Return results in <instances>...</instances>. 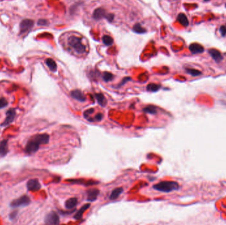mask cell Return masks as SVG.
<instances>
[{"label":"cell","mask_w":226,"mask_h":225,"mask_svg":"<svg viewBox=\"0 0 226 225\" xmlns=\"http://www.w3.org/2000/svg\"><path fill=\"white\" fill-rule=\"evenodd\" d=\"M143 111L146 113L150 114H156L157 112V110L155 106H152V105H150V106H146V108H144Z\"/></svg>","instance_id":"cell-21"},{"label":"cell","mask_w":226,"mask_h":225,"mask_svg":"<svg viewBox=\"0 0 226 225\" xmlns=\"http://www.w3.org/2000/svg\"><path fill=\"white\" fill-rule=\"evenodd\" d=\"M90 205H91L90 204L87 203V204H85L83 206L81 207L79 211L76 213L75 216H74V219L77 220H80L81 218H82L84 212L86 211L88 208L90 207Z\"/></svg>","instance_id":"cell-15"},{"label":"cell","mask_w":226,"mask_h":225,"mask_svg":"<svg viewBox=\"0 0 226 225\" xmlns=\"http://www.w3.org/2000/svg\"><path fill=\"white\" fill-rule=\"evenodd\" d=\"M68 44L77 53L83 54L86 52V46L81 42L80 38L76 37V36H71L68 38Z\"/></svg>","instance_id":"cell-3"},{"label":"cell","mask_w":226,"mask_h":225,"mask_svg":"<svg viewBox=\"0 0 226 225\" xmlns=\"http://www.w3.org/2000/svg\"><path fill=\"white\" fill-rule=\"evenodd\" d=\"M99 194V190L97 189H91L87 191V198L89 201H94L98 197Z\"/></svg>","instance_id":"cell-13"},{"label":"cell","mask_w":226,"mask_h":225,"mask_svg":"<svg viewBox=\"0 0 226 225\" xmlns=\"http://www.w3.org/2000/svg\"><path fill=\"white\" fill-rule=\"evenodd\" d=\"M107 20L109 21H112L114 19V15L113 14H107V16L106 17Z\"/></svg>","instance_id":"cell-31"},{"label":"cell","mask_w":226,"mask_h":225,"mask_svg":"<svg viewBox=\"0 0 226 225\" xmlns=\"http://www.w3.org/2000/svg\"><path fill=\"white\" fill-rule=\"evenodd\" d=\"M95 97H96V99H97V101L99 104L100 106H106L107 101H106V99L104 95H103L101 93H98V94H95Z\"/></svg>","instance_id":"cell-19"},{"label":"cell","mask_w":226,"mask_h":225,"mask_svg":"<svg viewBox=\"0 0 226 225\" xmlns=\"http://www.w3.org/2000/svg\"><path fill=\"white\" fill-rule=\"evenodd\" d=\"M94 111H95L94 108H89V109H88L87 110H86V111L85 112L84 114H83L84 117H86V119H87L88 117H89V116L91 115V114H92L94 112Z\"/></svg>","instance_id":"cell-28"},{"label":"cell","mask_w":226,"mask_h":225,"mask_svg":"<svg viewBox=\"0 0 226 225\" xmlns=\"http://www.w3.org/2000/svg\"><path fill=\"white\" fill-rule=\"evenodd\" d=\"M225 7H226V3H225Z\"/></svg>","instance_id":"cell-36"},{"label":"cell","mask_w":226,"mask_h":225,"mask_svg":"<svg viewBox=\"0 0 226 225\" xmlns=\"http://www.w3.org/2000/svg\"><path fill=\"white\" fill-rule=\"evenodd\" d=\"M153 189L161 192L169 193L173 191L178 190L179 188V184L173 181H163L159 182L153 186Z\"/></svg>","instance_id":"cell-2"},{"label":"cell","mask_w":226,"mask_h":225,"mask_svg":"<svg viewBox=\"0 0 226 225\" xmlns=\"http://www.w3.org/2000/svg\"><path fill=\"white\" fill-rule=\"evenodd\" d=\"M27 187L29 191H38L41 187V185L38 180L32 179L27 182Z\"/></svg>","instance_id":"cell-8"},{"label":"cell","mask_w":226,"mask_h":225,"mask_svg":"<svg viewBox=\"0 0 226 225\" xmlns=\"http://www.w3.org/2000/svg\"><path fill=\"white\" fill-rule=\"evenodd\" d=\"M106 16L107 14L106 13V11L104 9L101 8V7L96 9L94 11L93 14V17L95 20H100L102 18H106Z\"/></svg>","instance_id":"cell-11"},{"label":"cell","mask_w":226,"mask_h":225,"mask_svg":"<svg viewBox=\"0 0 226 225\" xmlns=\"http://www.w3.org/2000/svg\"><path fill=\"white\" fill-rule=\"evenodd\" d=\"M130 79H131L130 77H126V78H124V79H123V81H122V83L120 84V85H122V84H124V83H125L126 82V81H130Z\"/></svg>","instance_id":"cell-34"},{"label":"cell","mask_w":226,"mask_h":225,"mask_svg":"<svg viewBox=\"0 0 226 225\" xmlns=\"http://www.w3.org/2000/svg\"><path fill=\"white\" fill-rule=\"evenodd\" d=\"M31 203V200L27 195H23L17 200H13L11 203V207L13 208L17 207H22L27 206Z\"/></svg>","instance_id":"cell-4"},{"label":"cell","mask_w":226,"mask_h":225,"mask_svg":"<svg viewBox=\"0 0 226 225\" xmlns=\"http://www.w3.org/2000/svg\"><path fill=\"white\" fill-rule=\"evenodd\" d=\"M186 71L188 74H190L193 77H197L202 74V72L201 71H198V70L194 69H186Z\"/></svg>","instance_id":"cell-25"},{"label":"cell","mask_w":226,"mask_h":225,"mask_svg":"<svg viewBox=\"0 0 226 225\" xmlns=\"http://www.w3.org/2000/svg\"><path fill=\"white\" fill-rule=\"evenodd\" d=\"M49 135L46 134L35 135L27 143L25 148V152L29 154L36 153L39 149L40 145L47 144L49 142Z\"/></svg>","instance_id":"cell-1"},{"label":"cell","mask_w":226,"mask_h":225,"mask_svg":"<svg viewBox=\"0 0 226 225\" xmlns=\"http://www.w3.org/2000/svg\"><path fill=\"white\" fill-rule=\"evenodd\" d=\"M48 24V21L45 19H40L38 21V25L40 26H44Z\"/></svg>","instance_id":"cell-30"},{"label":"cell","mask_w":226,"mask_h":225,"mask_svg":"<svg viewBox=\"0 0 226 225\" xmlns=\"http://www.w3.org/2000/svg\"><path fill=\"white\" fill-rule=\"evenodd\" d=\"M17 213V211H13V212H12V213H11L10 215H9L10 219H13L15 218V217H16Z\"/></svg>","instance_id":"cell-33"},{"label":"cell","mask_w":226,"mask_h":225,"mask_svg":"<svg viewBox=\"0 0 226 225\" xmlns=\"http://www.w3.org/2000/svg\"><path fill=\"white\" fill-rule=\"evenodd\" d=\"M177 21L182 25L184 27H187L189 25V21H188L187 15L184 13H179L177 16Z\"/></svg>","instance_id":"cell-16"},{"label":"cell","mask_w":226,"mask_h":225,"mask_svg":"<svg viewBox=\"0 0 226 225\" xmlns=\"http://www.w3.org/2000/svg\"><path fill=\"white\" fill-rule=\"evenodd\" d=\"M122 191H123V189H122V187L116 188V189H114L112 191V193H111L110 195V200H116V199L120 196V195L122 193Z\"/></svg>","instance_id":"cell-18"},{"label":"cell","mask_w":226,"mask_h":225,"mask_svg":"<svg viewBox=\"0 0 226 225\" xmlns=\"http://www.w3.org/2000/svg\"><path fill=\"white\" fill-rule=\"evenodd\" d=\"M133 31L136 33H138V34H142V33H145L147 31L145 28H143L142 27V25L140 23H136L134 25V27H133Z\"/></svg>","instance_id":"cell-22"},{"label":"cell","mask_w":226,"mask_h":225,"mask_svg":"<svg viewBox=\"0 0 226 225\" xmlns=\"http://www.w3.org/2000/svg\"><path fill=\"white\" fill-rule=\"evenodd\" d=\"M161 88V86L159 84H155V83H150L147 86V90L150 92H157Z\"/></svg>","instance_id":"cell-23"},{"label":"cell","mask_w":226,"mask_h":225,"mask_svg":"<svg viewBox=\"0 0 226 225\" xmlns=\"http://www.w3.org/2000/svg\"><path fill=\"white\" fill-rule=\"evenodd\" d=\"M103 78L106 82L110 81L113 79V75L109 72H105L103 75Z\"/></svg>","instance_id":"cell-26"},{"label":"cell","mask_w":226,"mask_h":225,"mask_svg":"<svg viewBox=\"0 0 226 225\" xmlns=\"http://www.w3.org/2000/svg\"><path fill=\"white\" fill-rule=\"evenodd\" d=\"M34 26V21L31 19H25L20 23V32L21 34L27 32Z\"/></svg>","instance_id":"cell-6"},{"label":"cell","mask_w":226,"mask_h":225,"mask_svg":"<svg viewBox=\"0 0 226 225\" xmlns=\"http://www.w3.org/2000/svg\"><path fill=\"white\" fill-rule=\"evenodd\" d=\"M9 151L7 140H3L0 142V157H5Z\"/></svg>","instance_id":"cell-14"},{"label":"cell","mask_w":226,"mask_h":225,"mask_svg":"<svg viewBox=\"0 0 226 225\" xmlns=\"http://www.w3.org/2000/svg\"><path fill=\"white\" fill-rule=\"evenodd\" d=\"M204 1H205V2H209L210 0H204Z\"/></svg>","instance_id":"cell-35"},{"label":"cell","mask_w":226,"mask_h":225,"mask_svg":"<svg viewBox=\"0 0 226 225\" xmlns=\"http://www.w3.org/2000/svg\"><path fill=\"white\" fill-rule=\"evenodd\" d=\"M220 31L222 36H225L226 35V27L225 26H221L220 28Z\"/></svg>","instance_id":"cell-29"},{"label":"cell","mask_w":226,"mask_h":225,"mask_svg":"<svg viewBox=\"0 0 226 225\" xmlns=\"http://www.w3.org/2000/svg\"><path fill=\"white\" fill-rule=\"evenodd\" d=\"M7 105H8V102L6 100L5 98H0V109L5 108Z\"/></svg>","instance_id":"cell-27"},{"label":"cell","mask_w":226,"mask_h":225,"mask_svg":"<svg viewBox=\"0 0 226 225\" xmlns=\"http://www.w3.org/2000/svg\"><path fill=\"white\" fill-rule=\"evenodd\" d=\"M102 40H103V43H104L106 46H110L113 44V38H111L110 36L105 35L103 37Z\"/></svg>","instance_id":"cell-24"},{"label":"cell","mask_w":226,"mask_h":225,"mask_svg":"<svg viewBox=\"0 0 226 225\" xmlns=\"http://www.w3.org/2000/svg\"><path fill=\"white\" fill-rule=\"evenodd\" d=\"M45 223L47 224H58L60 223V218L56 212H50L45 217Z\"/></svg>","instance_id":"cell-5"},{"label":"cell","mask_w":226,"mask_h":225,"mask_svg":"<svg viewBox=\"0 0 226 225\" xmlns=\"http://www.w3.org/2000/svg\"><path fill=\"white\" fill-rule=\"evenodd\" d=\"M208 53L211 57L215 60V61H216L217 63H219L223 60V57H222L221 54L219 50L214 48H211L208 50Z\"/></svg>","instance_id":"cell-12"},{"label":"cell","mask_w":226,"mask_h":225,"mask_svg":"<svg viewBox=\"0 0 226 225\" xmlns=\"http://www.w3.org/2000/svg\"><path fill=\"white\" fill-rule=\"evenodd\" d=\"M15 116H16L15 110L13 108L9 110L8 111L6 112V118L5 121L2 124V126H7V125L12 124L13 121Z\"/></svg>","instance_id":"cell-7"},{"label":"cell","mask_w":226,"mask_h":225,"mask_svg":"<svg viewBox=\"0 0 226 225\" xmlns=\"http://www.w3.org/2000/svg\"><path fill=\"white\" fill-rule=\"evenodd\" d=\"M70 95L72 96V97L76 100L78 101L79 102H85L86 101V97L84 95L83 92H81L80 90L76 89L72 91L70 93Z\"/></svg>","instance_id":"cell-10"},{"label":"cell","mask_w":226,"mask_h":225,"mask_svg":"<svg viewBox=\"0 0 226 225\" xmlns=\"http://www.w3.org/2000/svg\"><path fill=\"white\" fill-rule=\"evenodd\" d=\"M77 199L76 197H72L69 198L66 201L65 207L67 209H73L77 204Z\"/></svg>","instance_id":"cell-17"},{"label":"cell","mask_w":226,"mask_h":225,"mask_svg":"<svg viewBox=\"0 0 226 225\" xmlns=\"http://www.w3.org/2000/svg\"><path fill=\"white\" fill-rule=\"evenodd\" d=\"M95 120H97V121H101V120H102V118H103V115H102V114H97V115L95 117Z\"/></svg>","instance_id":"cell-32"},{"label":"cell","mask_w":226,"mask_h":225,"mask_svg":"<svg viewBox=\"0 0 226 225\" xmlns=\"http://www.w3.org/2000/svg\"><path fill=\"white\" fill-rule=\"evenodd\" d=\"M46 64L48 67L52 71H56L57 69V65L56 63L51 58H48L46 60Z\"/></svg>","instance_id":"cell-20"},{"label":"cell","mask_w":226,"mask_h":225,"mask_svg":"<svg viewBox=\"0 0 226 225\" xmlns=\"http://www.w3.org/2000/svg\"><path fill=\"white\" fill-rule=\"evenodd\" d=\"M189 50L192 54H202L204 51V48L201 44L198 43H192L189 46Z\"/></svg>","instance_id":"cell-9"}]
</instances>
